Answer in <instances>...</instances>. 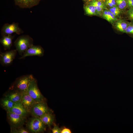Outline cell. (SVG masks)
Wrapping results in <instances>:
<instances>
[{
  "label": "cell",
  "instance_id": "8",
  "mask_svg": "<svg viewBox=\"0 0 133 133\" xmlns=\"http://www.w3.org/2000/svg\"><path fill=\"white\" fill-rule=\"evenodd\" d=\"M17 51L12 50L3 52H0V62L2 66H7L11 65L15 59Z\"/></svg>",
  "mask_w": 133,
  "mask_h": 133
},
{
  "label": "cell",
  "instance_id": "21",
  "mask_svg": "<svg viewBox=\"0 0 133 133\" xmlns=\"http://www.w3.org/2000/svg\"><path fill=\"white\" fill-rule=\"evenodd\" d=\"M110 13V12L109 10H104L103 12V16L104 18L107 21L111 22Z\"/></svg>",
  "mask_w": 133,
  "mask_h": 133
},
{
  "label": "cell",
  "instance_id": "34",
  "mask_svg": "<svg viewBox=\"0 0 133 133\" xmlns=\"http://www.w3.org/2000/svg\"><path fill=\"white\" fill-rule=\"evenodd\" d=\"M87 0L88 1H92L94 0H95L99 1H102L103 0Z\"/></svg>",
  "mask_w": 133,
  "mask_h": 133
},
{
  "label": "cell",
  "instance_id": "9",
  "mask_svg": "<svg viewBox=\"0 0 133 133\" xmlns=\"http://www.w3.org/2000/svg\"><path fill=\"white\" fill-rule=\"evenodd\" d=\"M44 50L41 46L33 45L23 53L19 59H24L26 57L33 56L41 57L44 55Z\"/></svg>",
  "mask_w": 133,
  "mask_h": 133
},
{
  "label": "cell",
  "instance_id": "20",
  "mask_svg": "<svg viewBox=\"0 0 133 133\" xmlns=\"http://www.w3.org/2000/svg\"><path fill=\"white\" fill-rule=\"evenodd\" d=\"M116 2L120 9H123L126 7L127 2L126 0H116Z\"/></svg>",
  "mask_w": 133,
  "mask_h": 133
},
{
  "label": "cell",
  "instance_id": "27",
  "mask_svg": "<svg viewBox=\"0 0 133 133\" xmlns=\"http://www.w3.org/2000/svg\"><path fill=\"white\" fill-rule=\"evenodd\" d=\"M71 132L70 130L67 128H64L61 130V133H71Z\"/></svg>",
  "mask_w": 133,
  "mask_h": 133
},
{
  "label": "cell",
  "instance_id": "17",
  "mask_svg": "<svg viewBox=\"0 0 133 133\" xmlns=\"http://www.w3.org/2000/svg\"><path fill=\"white\" fill-rule=\"evenodd\" d=\"M116 27L119 31L123 32H125L128 26L127 23L122 20H118L115 24Z\"/></svg>",
  "mask_w": 133,
  "mask_h": 133
},
{
  "label": "cell",
  "instance_id": "19",
  "mask_svg": "<svg viewBox=\"0 0 133 133\" xmlns=\"http://www.w3.org/2000/svg\"><path fill=\"white\" fill-rule=\"evenodd\" d=\"M11 133H28L29 132L23 126L17 128H11Z\"/></svg>",
  "mask_w": 133,
  "mask_h": 133
},
{
  "label": "cell",
  "instance_id": "13",
  "mask_svg": "<svg viewBox=\"0 0 133 133\" xmlns=\"http://www.w3.org/2000/svg\"><path fill=\"white\" fill-rule=\"evenodd\" d=\"M7 112L12 113L26 117L29 113L21 103H16L12 108Z\"/></svg>",
  "mask_w": 133,
  "mask_h": 133
},
{
  "label": "cell",
  "instance_id": "2",
  "mask_svg": "<svg viewBox=\"0 0 133 133\" xmlns=\"http://www.w3.org/2000/svg\"><path fill=\"white\" fill-rule=\"evenodd\" d=\"M33 38L29 35H26L18 37L14 44L16 49L21 56L28 49L33 45Z\"/></svg>",
  "mask_w": 133,
  "mask_h": 133
},
{
  "label": "cell",
  "instance_id": "14",
  "mask_svg": "<svg viewBox=\"0 0 133 133\" xmlns=\"http://www.w3.org/2000/svg\"><path fill=\"white\" fill-rule=\"evenodd\" d=\"M14 36L8 34L2 36L0 39V42L5 50H9L12 45V41Z\"/></svg>",
  "mask_w": 133,
  "mask_h": 133
},
{
  "label": "cell",
  "instance_id": "5",
  "mask_svg": "<svg viewBox=\"0 0 133 133\" xmlns=\"http://www.w3.org/2000/svg\"><path fill=\"white\" fill-rule=\"evenodd\" d=\"M52 112L45 101L36 102L30 110L29 113L33 116L40 117L47 113Z\"/></svg>",
  "mask_w": 133,
  "mask_h": 133
},
{
  "label": "cell",
  "instance_id": "12",
  "mask_svg": "<svg viewBox=\"0 0 133 133\" xmlns=\"http://www.w3.org/2000/svg\"><path fill=\"white\" fill-rule=\"evenodd\" d=\"M21 94L15 90L10 89L6 93L4 97L16 103H21Z\"/></svg>",
  "mask_w": 133,
  "mask_h": 133
},
{
  "label": "cell",
  "instance_id": "4",
  "mask_svg": "<svg viewBox=\"0 0 133 133\" xmlns=\"http://www.w3.org/2000/svg\"><path fill=\"white\" fill-rule=\"evenodd\" d=\"M27 93L36 102L45 101V99L40 92L37 81L34 78L30 83Z\"/></svg>",
  "mask_w": 133,
  "mask_h": 133
},
{
  "label": "cell",
  "instance_id": "16",
  "mask_svg": "<svg viewBox=\"0 0 133 133\" xmlns=\"http://www.w3.org/2000/svg\"><path fill=\"white\" fill-rule=\"evenodd\" d=\"M16 103L5 97L1 99L0 102L1 106L7 112L12 108Z\"/></svg>",
  "mask_w": 133,
  "mask_h": 133
},
{
  "label": "cell",
  "instance_id": "11",
  "mask_svg": "<svg viewBox=\"0 0 133 133\" xmlns=\"http://www.w3.org/2000/svg\"><path fill=\"white\" fill-rule=\"evenodd\" d=\"M21 94V103L24 108L29 113L31 109L36 102L27 92Z\"/></svg>",
  "mask_w": 133,
  "mask_h": 133
},
{
  "label": "cell",
  "instance_id": "10",
  "mask_svg": "<svg viewBox=\"0 0 133 133\" xmlns=\"http://www.w3.org/2000/svg\"><path fill=\"white\" fill-rule=\"evenodd\" d=\"M41 0H14L15 4L20 8H30L38 5Z\"/></svg>",
  "mask_w": 133,
  "mask_h": 133
},
{
  "label": "cell",
  "instance_id": "28",
  "mask_svg": "<svg viewBox=\"0 0 133 133\" xmlns=\"http://www.w3.org/2000/svg\"><path fill=\"white\" fill-rule=\"evenodd\" d=\"M127 2L128 5L130 7H133V0H127Z\"/></svg>",
  "mask_w": 133,
  "mask_h": 133
},
{
  "label": "cell",
  "instance_id": "30",
  "mask_svg": "<svg viewBox=\"0 0 133 133\" xmlns=\"http://www.w3.org/2000/svg\"><path fill=\"white\" fill-rule=\"evenodd\" d=\"M106 4L107 5L110 7H112L114 6L112 4L107 0H106Z\"/></svg>",
  "mask_w": 133,
  "mask_h": 133
},
{
  "label": "cell",
  "instance_id": "7",
  "mask_svg": "<svg viewBox=\"0 0 133 133\" xmlns=\"http://www.w3.org/2000/svg\"><path fill=\"white\" fill-rule=\"evenodd\" d=\"M23 31L19 26L17 23L13 22L11 24L6 23L2 27L1 30V34L2 36L8 34H12L15 33L20 34L23 33Z\"/></svg>",
  "mask_w": 133,
  "mask_h": 133
},
{
  "label": "cell",
  "instance_id": "18",
  "mask_svg": "<svg viewBox=\"0 0 133 133\" xmlns=\"http://www.w3.org/2000/svg\"><path fill=\"white\" fill-rule=\"evenodd\" d=\"M84 9L86 14L88 15H96L97 13L95 7L90 4L84 7Z\"/></svg>",
  "mask_w": 133,
  "mask_h": 133
},
{
  "label": "cell",
  "instance_id": "23",
  "mask_svg": "<svg viewBox=\"0 0 133 133\" xmlns=\"http://www.w3.org/2000/svg\"><path fill=\"white\" fill-rule=\"evenodd\" d=\"M61 130L57 125L55 124L53 128L51 129L53 133H61Z\"/></svg>",
  "mask_w": 133,
  "mask_h": 133
},
{
  "label": "cell",
  "instance_id": "33",
  "mask_svg": "<svg viewBox=\"0 0 133 133\" xmlns=\"http://www.w3.org/2000/svg\"><path fill=\"white\" fill-rule=\"evenodd\" d=\"M130 17L132 19H133V14L129 15Z\"/></svg>",
  "mask_w": 133,
  "mask_h": 133
},
{
  "label": "cell",
  "instance_id": "6",
  "mask_svg": "<svg viewBox=\"0 0 133 133\" xmlns=\"http://www.w3.org/2000/svg\"><path fill=\"white\" fill-rule=\"evenodd\" d=\"M7 117L11 128L22 126L26 120V117L10 112H7Z\"/></svg>",
  "mask_w": 133,
  "mask_h": 133
},
{
  "label": "cell",
  "instance_id": "1",
  "mask_svg": "<svg viewBox=\"0 0 133 133\" xmlns=\"http://www.w3.org/2000/svg\"><path fill=\"white\" fill-rule=\"evenodd\" d=\"M33 78L31 74L20 76L16 79L9 89L17 90L21 94L26 93L30 83Z\"/></svg>",
  "mask_w": 133,
  "mask_h": 133
},
{
  "label": "cell",
  "instance_id": "3",
  "mask_svg": "<svg viewBox=\"0 0 133 133\" xmlns=\"http://www.w3.org/2000/svg\"><path fill=\"white\" fill-rule=\"evenodd\" d=\"M26 127L31 133H42L46 130V125L42 122L40 117L33 116L27 122Z\"/></svg>",
  "mask_w": 133,
  "mask_h": 133
},
{
  "label": "cell",
  "instance_id": "22",
  "mask_svg": "<svg viewBox=\"0 0 133 133\" xmlns=\"http://www.w3.org/2000/svg\"><path fill=\"white\" fill-rule=\"evenodd\" d=\"M90 4L94 6L105 7L104 3L101 1L94 0L90 2Z\"/></svg>",
  "mask_w": 133,
  "mask_h": 133
},
{
  "label": "cell",
  "instance_id": "25",
  "mask_svg": "<svg viewBox=\"0 0 133 133\" xmlns=\"http://www.w3.org/2000/svg\"><path fill=\"white\" fill-rule=\"evenodd\" d=\"M96 9L97 15L101 13L104 9V7L94 6Z\"/></svg>",
  "mask_w": 133,
  "mask_h": 133
},
{
  "label": "cell",
  "instance_id": "15",
  "mask_svg": "<svg viewBox=\"0 0 133 133\" xmlns=\"http://www.w3.org/2000/svg\"><path fill=\"white\" fill-rule=\"evenodd\" d=\"M40 117L44 123L49 127L53 124L55 119L54 116L52 112L46 113Z\"/></svg>",
  "mask_w": 133,
  "mask_h": 133
},
{
  "label": "cell",
  "instance_id": "29",
  "mask_svg": "<svg viewBox=\"0 0 133 133\" xmlns=\"http://www.w3.org/2000/svg\"><path fill=\"white\" fill-rule=\"evenodd\" d=\"M110 15L111 22H112L115 20L116 19L115 17L110 12Z\"/></svg>",
  "mask_w": 133,
  "mask_h": 133
},
{
  "label": "cell",
  "instance_id": "31",
  "mask_svg": "<svg viewBox=\"0 0 133 133\" xmlns=\"http://www.w3.org/2000/svg\"><path fill=\"white\" fill-rule=\"evenodd\" d=\"M114 6H116V4L115 0H107Z\"/></svg>",
  "mask_w": 133,
  "mask_h": 133
},
{
  "label": "cell",
  "instance_id": "32",
  "mask_svg": "<svg viewBox=\"0 0 133 133\" xmlns=\"http://www.w3.org/2000/svg\"><path fill=\"white\" fill-rule=\"evenodd\" d=\"M129 15L133 14V8L131 7L128 11Z\"/></svg>",
  "mask_w": 133,
  "mask_h": 133
},
{
  "label": "cell",
  "instance_id": "26",
  "mask_svg": "<svg viewBox=\"0 0 133 133\" xmlns=\"http://www.w3.org/2000/svg\"><path fill=\"white\" fill-rule=\"evenodd\" d=\"M109 11L115 17L118 15L120 13V12L115 11L112 7L109 9Z\"/></svg>",
  "mask_w": 133,
  "mask_h": 133
},
{
  "label": "cell",
  "instance_id": "24",
  "mask_svg": "<svg viewBox=\"0 0 133 133\" xmlns=\"http://www.w3.org/2000/svg\"><path fill=\"white\" fill-rule=\"evenodd\" d=\"M125 33L133 35V24L128 26Z\"/></svg>",
  "mask_w": 133,
  "mask_h": 133
}]
</instances>
